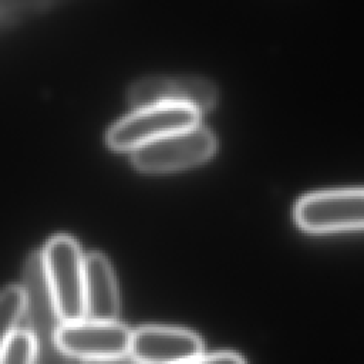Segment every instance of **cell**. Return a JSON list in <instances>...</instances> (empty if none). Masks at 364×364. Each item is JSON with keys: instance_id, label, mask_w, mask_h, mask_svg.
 <instances>
[{"instance_id": "cell-12", "label": "cell", "mask_w": 364, "mask_h": 364, "mask_svg": "<svg viewBox=\"0 0 364 364\" xmlns=\"http://www.w3.org/2000/svg\"><path fill=\"white\" fill-rule=\"evenodd\" d=\"M64 1L67 0H0V23H13L50 10Z\"/></svg>"}, {"instance_id": "cell-8", "label": "cell", "mask_w": 364, "mask_h": 364, "mask_svg": "<svg viewBox=\"0 0 364 364\" xmlns=\"http://www.w3.org/2000/svg\"><path fill=\"white\" fill-rule=\"evenodd\" d=\"M202 340L173 327H142L132 331L129 354L144 364H182L202 354Z\"/></svg>"}, {"instance_id": "cell-4", "label": "cell", "mask_w": 364, "mask_h": 364, "mask_svg": "<svg viewBox=\"0 0 364 364\" xmlns=\"http://www.w3.org/2000/svg\"><path fill=\"white\" fill-rule=\"evenodd\" d=\"M296 225L310 233L364 229V189L313 192L293 210Z\"/></svg>"}, {"instance_id": "cell-14", "label": "cell", "mask_w": 364, "mask_h": 364, "mask_svg": "<svg viewBox=\"0 0 364 364\" xmlns=\"http://www.w3.org/2000/svg\"><path fill=\"white\" fill-rule=\"evenodd\" d=\"M82 364H144V363H141L139 360H136L134 355L128 353V354L108 357V358L88 360V361H82Z\"/></svg>"}, {"instance_id": "cell-13", "label": "cell", "mask_w": 364, "mask_h": 364, "mask_svg": "<svg viewBox=\"0 0 364 364\" xmlns=\"http://www.w3.org/2000/svg\"><path fill=\"white\" fill-rule=\"evenodd\" d=\"M182 364H246V361L236 353L222 351L209 355H198Z\"/></svg>"}, {"instance_id": "cell-10", "label": "cell", "mask_w": 364, "mask_h": 364, "mask_svg": "<svg viewBox=\"0 0 364 364\" xmlns=\"http://www.w3.org/2000/svg\"><path fill=\"white\" fill-rule=\"evenodd\" d=\"M24 313V293L21 286H9L0 291V351Z\"/></svg>"}, {"instance_id": "cell-11", "label": "cell", "mask_w": 364, "mask_h": 364, "mask_svg": "<svg viewBox=\"0 0 364 364\" xmlns=\"http://www.w3.org/2000/svg\"><path fill=\"white\" fill-rule=\"evenodd\" d=\"M37 346L27 328H16L0 351V364H36Z\"/></svg>"}, {"instance_id": "cell-1", "label": "cell", "mask_w": 364, "mask_h": 364, "mask_svg": "<svg viewBox=\"0 0 364 364\" xmlns=\"http://www.w3.org/2000/svg\"><path fill=\"white\" fill-rule=\"evenodd\" d=\"M23 293L27 330L37 346L36 364H60L65 351L57 344L61 318L47 280L43 253L30 255L23 269Z\"/></svg>"}, {"instance_id": "cell-5", "label": "cell", "mask_w": 364, "mask_h": 364, "mask_svg": "<svg viewBox=\"0 0 364 364\" xmlns=\"http://www.w3.org/2000/svg\"><path fill=\"white\" fill-rule=\"evenodd\" d=\"M200 112L189 107L152 105L134 109L107 132V144L114 151H129L171 132L199 124Z\"/></svg>"}, {"instance_id": "cell-6", "label": "cell", "mask_w": 364, "mask_h": 364, "mask_svg": "<svg viewBox=\"0 0 364 364\" xmlns=\"http://www.w3.org/2000/svg\"><path fill=\"white\" fill-rule=\"evenodd\" d=\"M127 97L134 109L152 105H179L202 114L213 108L218 91L209 80L196 75H152L132 82Z\"/></svg>"}, {"instance_id": "cell-2", "label": "cell", "mask_w": 364, "mask_h": 364, "mask_svg": "<svg viewBox=\"0 0 364 364\" xmlns=\"http://www.w3.org/2000/svg\"><path fill=\"white\" fill-rule=\"evenodd\" d=\"M43 260L47 280L63 323L85 318L84 257L78 243L65 235L50 239Z\"/></svg>"}, {"instance_id": "cell-9", "label": "cell", "mask_w": 364, "mask_h": 364, "mask_svg": "<svg viewBox=\"0 0 364 364\" xmlns=\"http://www.w3.org/2000/svg\"><path fill=\"white\" fill-rule=\"evenodd\" d=\"M85 318L114 321L119 309L118 289L111 264L101 253L84 257Z\"/></svg>"}, {"instance_id": "cell-7", "label": "cell", "mask_w": 364, "mask_h": 364, "mask_svg": "<svg viewBox=\"0 0 364 364\" xmlns=\"http://www.w3.org/2000/svg\"><path fill=\"white\" fill-rule=\"evenodd\" d=\"M132 333L121 323L77 320L61 323L57 344L67 354L81 360H100L129 353Z\"/></svg>"}, {"instance_id": "cell-3", "label": "cell", "mask_w": 364, "mask_h": 364, "mask_svg": "<svg viewBox=\"0 0 364 364\" xmlns=\"http://www.w3.org/2000/svg\"><path fill=\"white\" fill-rule=\"evenodd\" d=\"M215 151V135L198 124L134 149L131 159L139 171L159 173L199 165L208 161Z\"/></svg>"}]
</instances>
